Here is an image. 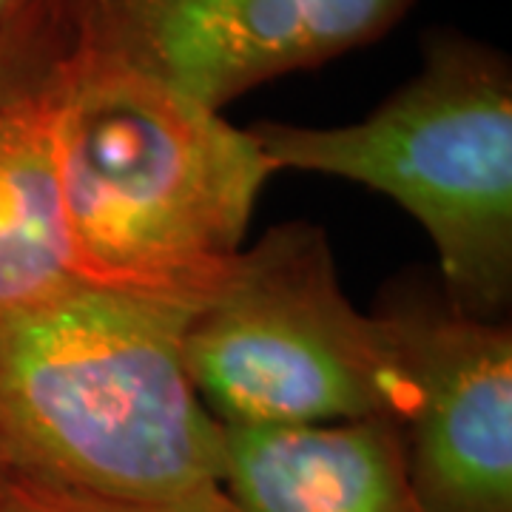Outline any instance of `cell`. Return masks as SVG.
<instances>
[{
	"label": "cell",
	"mask_w": 512,
	"mask_h": 512,
	"mask_svg": "<svg viewBox=\"0 0 512 512\" xmlns=\"http://www.w3.org/2000/svg\"><path fill=\"white\" fill-rule=\"evenodd\" d=\"M413 382L404 467L421 512H512V328L444 296L382 311Z\"/></svg>",
	"instance_id": "obj_6"
},
{
	"label": "cell",
	"mask_w": 512,
	"mask_h": 512,
	"mask_svg": "<svg viewBox=\"0 0 512 512\" xmlns=\"http://www.w3.org/2000/svg\"><path fill=\"white\" fill-rule=\"evenodd\" d=\"M416 0H55L72 52L222 111L256 86L370 46Z\"/></svg>",
	"instance_id": "obj_5"
},
{
	"label": "cell",
	"mask_w": 512,
	"mask_h": 512,
	"mask_svg": "<svg viewBox=\"0 0 512 512\" xmlns=\"http://www.w3.org/2000/svg\"><path fill=\"white\" fill-rule=\"evenodd\" d=\"M9 481H12V476H9V470L3 467V461H0V495H3V490L9 487Z\"/></svg>",
	"instance_id": "obj_12"
},
{
	"label": "cell",
	"mask_w": 512,
	"mask_h": 512,
	"mask_svg": "<svg viewBox=\"0 0 512 512\" xmlns=\"http://www.w3.org/2000/svg\"><path fill=\"white\" fill-rule=\"evenodd\" d=\"M222 430L234 512H421L399 421Z\"/></svg>",
	"instance_id": "obj_7"
},
{
	"label": "cell",
	"mask_w": 512,
	"mask_h": 512,
	"mask_svg": "<svg viewBox=\"0 0 512 512\" xmlns=\"http://www.w3.org/2000/svg\"><path fill=\"white\" fill-rule=\"evenodd\" d=\"M0 512H234V507L225 498L222 487L188 498H168V501H128V498L57 490V487L12 478L0 495Z\"/></svg>",
	"instance_id": "obj_10"
},
{
	"label": "cell",
	"mask_w": 512,
	"mask_h": 512,
	"mask_svg": "<svg viewBox=\"0 0 512 512\" xmlns=\"http://www.w3.org/2000/svg\"><path fill=\"white\" fill-rule=\"evenodd\" d=\"M69 52L72 43L57 9L0 32V109L46 92Z\"/></svg>",
	"instance_id": "obj_9"
},
{
	"label": "cell",
	"mask_w": 512,
	"mask_h": 512,
	"mask_svg": "<svg viewBox=\"0 0 512 512\" xmlns=\"http://www.w3.org/2000/svg\"><path fill=\"white\" fill-rule=\"evenodd\" d=\"M57 9L55 0H0V32Z\"/></svg>",
	"instance_id": "obj_11"
},
{
	"label": "cell",
	"mask_w": 512,
	"mask_h": 512,
	"mask_svg": "<svg viewBox=\"0 0 512 512\" xmlns=\"http://www.w3.org/2000/svg\"><path fill=\"white\" fill-rule=\"evenodd\" d=\"M46 97L49 89L0 109V322L80 282L63 231Z\"/></svg>",
	"instance_id": "obj_8"
},
{
	"label": "cell",
	"mask_w": 512,
	"mask_h": 512,
	"mask_svg": "<svg viewBox=\"0 0 512 512\" xmlns=\"http://www.w3.org/2000/svg\"><path fill=\"white\" fill-rule=\"evenodd\" d=\"M274 171L379 191L419 222L439 256L444 299L473 319L512 302V66L461 32L424 40L421 69L345 126H251Z\"/></svg>",
	"instance_id": "obj_3"
},
{
	"label": "cell",
	"mask_w": 512,
	"mask_h": 512,
	"mask_svg": "<svg viewBox=\"0 0 512 512\" xmlns=\"http://www.w3.org/2000/svg\"><path fill=\"white\" fill-rule=\"evenodd\" d=\"M183 362L222 427H402L413 404L387 319L353 308L328 234L311 222H282L239 251L188 316Z\"/></svg>",
	"instance_id": "obj_4"
},
{
	"label": "cell",
	"mask_w": 512,
	"mask_h": 512,
	"mask_svg": "<svg viewBox=\"0 0 512 512\" xmlns=\"http://www.w3.org/2000/svg\"><path fill=\"white\" fill-rule=\"evenodd\" d=\"M46 103L74 276L200 308L225 282L276 174L251 128L80 52H69Z\"/></svg>",
	"instance_id": "obj_1"
},
{
	"label": "cell",
	"mask_w": 512,
	"mask_h": 512,
	"mask_svg": "<svg viewBox=\"0 0 512 512\" xmlns=\"http://www.w3.org/2000/svg\"><path fill=\"white\" fill-rule=\"evenodd\" d=\"M194 308L77 282L0 322V461L74 493L168 501L222 487L225 430L183 362Z\"/></svg>",
	"instance_id": "obj_2"
}]
</instances>
